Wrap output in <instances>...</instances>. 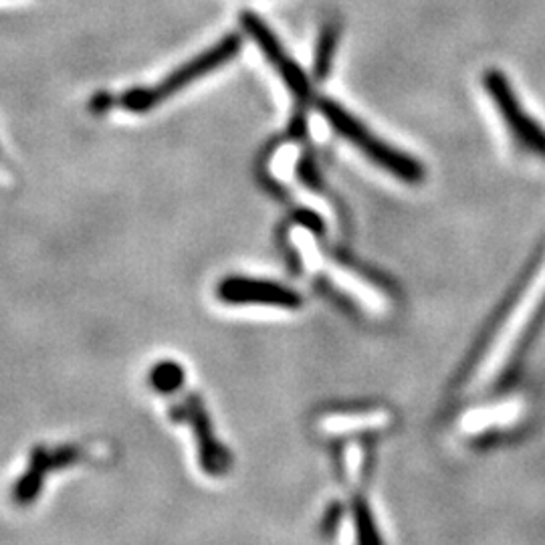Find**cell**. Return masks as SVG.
<instances>
[{"instance_id":"1","label":"cell","mask_w":545,"mask_h":545,"mask_svg":"<svg viewBox=\"0 0 545 545\" xmlns=\"http://www.w3.org/2000/svg\"><path fill=\"white\" fill-rule=\"evenodd\" d=\"M318 110L341 138H346L363 156L374 162L376 166L390 172L392 176L408 182V184H416V182L424 178V168L420 166V162L404 154V152L388 146L384 140L376 138L360 120L343 110L340 103L321 98L318 100Z\"/></svg>"},{"instance_id":"2","label":"cell","mask_w":545,"mask_h":545,"mask_svg":"<svg viewBox=\"0 0 545 545\" xmlns=\"http://www.w3.org/2000/svg\"><path fill=\"white\" fill-rule=\"evenodd\" d=\"M241 47L243 37L238 33H228L216 45L210 47L208 51L196 55L194 59H190L184 65H180L174 73H170L164 81L154 85V88H138L126 91L120 98V105L133 113L150 111L152 108H156L158 103L172 98V95L178 93L180 89H184L200 78H204L206 73L226 65L238 51H241Z\"/></svg>"},{"instance_id":"3","label":"cell","mask_w":545,"mask_h":545,"mask_svg":"<svg viewBox=\"0 0 545 545\" xmlns=\"http://www.w3.org/2000/svg\"><path fill=\"white\" fill-rule=\"evenodd\" d=\"M483 83L497 110H499L507 130L511 131L515 143L529 154L545 158V128H541L528 111H523L518 95H515L505 75L495 69L487 71Z\"/></svg>"},{"instance_id":"4","label":"cell","mask_w":545,"mask_h":545,"mask_svg":"<svg viewBox=\"0 0 545 545\" xmlns=\"http://www.w3.org/2000/svg\"><path fill=\"white\" fill-rule=\"evenodd\" d=\"M241 26L253 37L255 43L259 45V49L267 57L277 73L281 75V79L287 83V88L299 101H308L311 98V81L301 67L295 63L289 55H287L285 47L277 39L275 33L265 25L261 16H257L251 11H245L241 15Z\"/></svg>"},{"instance_id":"5","label":"cell","mask_w":545,"mask_h":545,"mask_svg":"<svg viewBox=\"0 0 545 545\" xmlns=\"http://www.w3.org/2000/svg\"><path fill=\"white\" fill-rule=\"evenodd\" d=\"M221 301L231 305H267L279 309H299L301 295L289 289L287 285L255 279V277L233 275L221 281L216 289Z\"/></svg>"},{"instance_id":"6","label":"cell","mask_w":545,"mask_h":545,"mask_svg":"<svg viewBox=\"0 0 545 545\" xmlns=\"http://www.w3.org/2000/svg\"><path fill=\"white\" fill-rule=\"evenodd\" d=\"M172 416L176 420H184V423H188L190 430L194 433L200 453V466H203L208 475L218 477L225 475L228 468H231V455H228L226 448L216 441L210 420L206 418V410L196 396L186 398L184 403L172 410Z\"/></svg>"},{"instance_id":"7","label":"cell","mask_w":545,"mask_h":545,"mask_svg":"<svg viewBox=\"0 0 545 545\" xmlns=\"http://www.w3.org/2000/svg\"><path fill=\"white\" fill-rule=\"evenodd\" d=\"M340 41V28L338 25H325L318 37V47H315V61H313V75L318 81L328 79L333 67V57L338 51Z\"/></svg>"},{"instance_id":"8","label":"cell","mask_w":545,"mask_h":545,"mask_svg":"<svg viewBox=\"0 0 545 545\" xmlns=\"http://www.w3.org/2000/svg\"><path fill=\"white\" fill-rule=\"evenodd\" d=\"M83 456V451L79 446H61L57 451H47L45 446H35V451L31 453V463L39 465L43 471L51 473V471H61L65 466H71L79 461Z\"/></svg>"},{"instance_id":"9","label":"cell","mask_w":545,"mask_h":545,"mask_svg":"<svg viewBox=\"0 0 545 545\" xmlns=\"http://www.w3.org/2000/svg\"><path fill=\"white\" fill-rule=\"evenodd\" d=\"M186 374L176 362H160L150 372V386L162 394H174L184 384Z\"/></svg>"},{"instance_id":"10","label":"cell","mask_w":545,"mask_h":545,"mask_svg":"<svg viewBox=\"0 0 545 545\" xmlns=\"http://www.w3.org/2000/svg\"><path fill=\"white\" fill-rule=\"evenodd\" d=\"M28 465H31L28 471L18 477V481L13 487V499L16 505H31L43 489L47 471H43V468L35 463Z\"/></svg>"},{"instance_id":"11","label":"cell","mask_w":545,"mask_h":545,"mask_svg":"<svg viewBox=\"0 0 545 545\" xmlns=\"http://www.w3.org/2000/svg\"><path fill=\"white\" fill-rule=\"evenodd\" d=\"M382 423H384V418H380V416H356V418H343V416H340V418H328L323 423V428L325 430H330V433H346V430H351V428H356V426H360V428H376V426H380Z\"/></svg>"}]
</instances>
